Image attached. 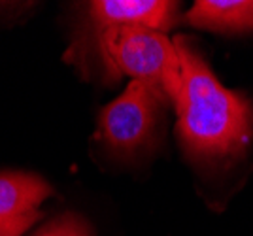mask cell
Masks as SVG:
<instances>
[{"instance_id": "cell-2", "label": "cell", "mask_w": 253, "mask_h": 236, "mask_svg": "<svg viewBox=\"0 0 253 236\" xmlns=\"http://www.w3.org/2000/svg\"><path fill=\"white\" fill-rule=\"evenodd\" d=\"M98 47L114 78L130 76L153 87L165 102L181 97V65L174 42L161 31L110 27L98 33Z\"/></svg>"}, {"instance_id": "cell-5", "label": "cell", "mask_w": 253, "mask_h": 236, "mask_svg": "<svg viewBox=\"0 0 253 236\" xmlns=\"http://www.w3.org/2000/svg\"><path fill=\"white\" fill-rule=\"evenodd\" d=\"M185 21L219 33L253 31V0H199L185 13Z\"/></svg>"}, {"instance_id": "cell-6", "label": "cell", "mask_w": 253, "mask_h": 236, "mask_svg": "<svg viewBox=\"0 0 253 236\" xmlns=\"http://www.w3.org/2000/svg\"><path fill=\"white\" fill-rule=\"evenodd\" d=\"M53 193L49 183L27 172H0V221L38 210Z\"/></svg>"}, {"instance_id": "cell-7", "label": "cell", "mask_w": 253, "mask_h": 236, "mask_svg": "<svg viewBox=\"0 0 253 236\" xmlns=\"http://www.w3.org/2000/svg\"><path fill=\"white\" fill-rule=\"evenodd\" d=\"M32 236H93L91 229L76 214H63L57 219H53L49 223H45L42 229L36 231V235Z\"/></svg>"}, {"instance_id": "cell-3", "label": "cell", "mask_w": 253, "mask_h": 236, "mask_svg": "<svg viewBox=\"0 0 253 236\" xmlns=\"http://www.w3.org/2000/svg\"><path fill=\"white\" fill-rule=\"evenodd\" d=\"M163 104L165 98L153 87L132 79L100 112L98 136L117 155H134L155 138Z\"/></svg>"}, {"instance_id": "cell-8", "label": "cell", "mask_w": 253, "mask_h": 236, "mask_svg": "<svg viewBox=\"0 0 253 236\" xmlns=\"http://www.w3.org/2000/svg\"><path fill=\"white\" fill-rule=\"evenodd\" d=\"M40 217H42V214H40L38 210H32V212L21 214V215H17V217L0 221V236H21L23 233H27Z\"/></svg>"}, {"instance_id": "cell-1", "label": "cell", "mask_w": 253, "mask_h": 236, "mask_svg": "<svg viewBox=\"0 0 253 236\" xmlns=\"http://www.w3.org/2000/svg\"><path fill=\"white\" fill-rule=\"evenodd\" d=\"M181 65L178 136L193 161L217 162L238 157L253 134V108L248 98L229 91L210 66L181 36L174 40Z\"/></svg>"}, {"instance_id": "cell-4", "label": "cell", "mask_w": 253, "mask_h": 236, "mask_svg": "<svg viewBox=\"0 0 253 236\" xmlns=\"http://www.w3.org/2000/svg\"><path fill=\"white\" fill-rule=\"evenodd\" d=\"M91 23L102 33L110 27H144L167 33L176 23L178 2L167 0H98L89 6Z\"/></svg>"}]
</instances>
